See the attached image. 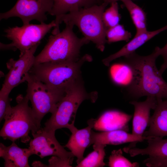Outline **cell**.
<instances>
[{"mask_svg": "<svg viewBox=\"0 0 167 167\" xmlns=\"http://www.w3.org/2000/svg\"><path fill=\"white\" fill-rule=\"evenodd\" d=\"M158 51L159 56H161L164 60L159 70V71L162 75L167 69V43L162 48L158 47Z\"/></svg>", "mask_w": 167, "mask_h": 167, "instance_id": "obj_28", "label": "cell"}, {"mask_svg": "<svg viewBox=\"0 0 167 167\" xmlns=\"http://www.w3.org/2000/svg\"><path fill=\"white\" fill-rule=\"evenodd\" d=\"M101 3L100 0H54L53 7L49 13L55 17L56 26L52 30V34L55 35L60 32V20L63 15L81 8Z\"/></svg>", "mask_w": 167, "mask_h": 167, "instance_id": "obj_16", "label": "cell"}, {"mask_svg": "<svg viewBox=\"0 0 167 167\" xmlns=\"http://www.w3.org/2000/svg\"><path fill=\"white\" fill-rule=\"evenodd\" d=\"M54 2V0H18L11 9L0 13V19L16 17L22 20L23 24L33 20L43 23L47 19L46 13L51 11Z\"/></svg>", "mask_w": 167, "mask_h": 167, "instance_id": "obj_9", "label": "cell"}, {"mask_svg": "<svg viewBox=\"0 0 167 167\" xmlns=\"http://www.w3.org/2000/svg\"><path fill=\"white\" fill-rule=\"evenodd\" d=\"M106 145L94 144V151L89 154L76 166L77 167H101L105 165L104 159Z\"/></svg>", "mask_w": 167, "mask_h": 167, "instance_id": "obj_22", "label": "cell"}, {"mask_svg": "<svg viewBox=\"0 0 167 167\" xmlns=\"http://www.w3.org/2000/svg\"><path fill=\"white\" fill-rule=\"evenodd\" d=\"M17 105L12 107L5 118V122L0 132L4 139L15 142L20 139L24 143L30 139V132H36L41 127V123L36 119L32 108L28 105L27 96L19 95L16 98Z\"/></svg>", "mask_w": 167, "mask_h": 167, "instance_id": "obj_5", "label": "cell"}, {"mask_svg": "<svg viewBox=\"0 0 167 167\" xmlns=\"http://www.w3.org/2000/svg\"><path fill=\"white\" fill-rule=\"evenodd\" d=\"M96 121L95 119H90L88 122L87 127L80 130L77 129L72 132L71 135L65 146L76 157L77 164L84 159L85 150L91 145L92 129L94 127Z\"/></svg>", "mask_w": 167, "mask_h": 167, "instance_id": "obj_15", "label": "cell"}, {"mask_svg": "<svg viewBox=\"0 0 167 167\" xmlns=\"http://www.w3.org/2000/svg\"><path fill=\"white\" fill-rule=\"evenodd\" d=\"M86 99L92 100L93 101L95 99L86 93L78 79L66 89L65 96L45 123L44 128L54 132L63 128L69 129L71 132L74 131L77 129L74 122L77 110Z\"/></svg>", "mask_w": 167, "mask_h": 167, "instance_id": "obj_6", "label": "cell"}, {"mask_svg": "<svg viewBox=\"0 0 167 167\" xmlns=\"http://www.w3.org/2000/svg\"><path fill=\"white\" fill-rule=\"evenodd\" d=\"M92 60L86 54L75 61L43 62L34 64L28 73L49 87L66 92L78 79L82 65Z\"/></svg>", "mask_w": 167, "mask_h": 167, "instance_id": "obj_4", "label": "cell"}, {"mask_svg": "<svg viewBox=\"0 0 167 167\" xmlns=\"http://www.w3.org/2000/svg\"><path fill=\"white\" fill-rule=\"evenodd\" d=\"M108 4H100L81 8L63 15L60 24L63 22L78 27L84 37L96 45L100 51H103L107 43L106 33L107 28L102 19L103 14Z\"/></svg>", "mask_w": 167, "mask_h": 167, "instance_id": "obj_3", "label": "cell"}, {"mask_svg": "<svg viewBox=\"0 0 167 167\" xmlns=\"http://www.w3.org/2000/svg\"></svg>", "mask_w": 167, "mask_h": 167, "instance_id": "obj_31", "label": "cell"}, {"mask_svg": "<svg viewBox=\"0 0 167 167\" xmlns=\"http://www.w3.org/2000/svg\"><path fill=\"white\" fill-rule=\"evenodd\" d=\"M55 26L54 20L48 24H29L21 27H9L4 31L5 36L12 42L8 44H2V48L3 49L14 50L18 49L20 51V57L32 47L39 44L41 39Z\"/></svg>", "mask_w": 167, "mask_h": 167, "instance_id": "obj_8", "label": "cell"}, {"mask_svg": "<svg viewBox=\"0 0 167 167\" xmlns=\"http://www.w3.org/2000/svg\"><path fill=\"white\" fill-rule=\"evenodd\" d=\"M74 26L66 24L62 31L50 35L43 49L35 57L34 64L79 60L81 47L90 41L84 37H78L73 31Z\"/></svg>", "mask_w": 167, "mask_h": 167, "instance_id": "obj_2", "label": "cell"}, {"mask_svg": "<svg viewBox=\"0 0 167 167\" xmlns=\"http://www.w3.org/2000/svg\"><path fill=\"white\" fill-rule=\"evenodd\" d=\"M55 133L41 127L32 133L33 139L30 140L28 148L32 155H36L41 158L49 156H57L72 164L75 156L59 143Z\"/></svg>", "mask_w": 167, "mask_h": 167, "instance_id": "obj_10", "label": "cell"}, {"mask_svg": "<svg viewBox=\"0 0 167 167\" xmlns=\"http://www.w3.org/2000/svg\"><path fill=\"white\" fill-rule=\"evenodd\" d=\"M167 29V25L159 29L148 31L135 36L134 38L116 53L103 59L102 62L108 66L113 60L135 52V50L161 32Z\"/></svg>", "mask_w": 167, "mask_h": 167, "instance_id": "obj_19", "label": "cell"}, {"mask_svg": "<svg viewBox=\"0 0 167 167\" xmlns=\"http://www.w3.org/2000/svg\"><path fill=\"white\" fill-rule=\"evenodd\" d=\"M101 2H105L108 4V5L110 4L112 2H117L119 0L122 1V0H101Z\"/></svg>", "mask_w": 167, "mask_h": 167, "instance_id": "obj_29", "label": "cell"}, {"mask_svg": "<svg viewBox=\"0 0 167 167\" xmlns=\"http://www.w3.org/2000/svg\"><path fill=\"white\" fill-rule=\"evenodd\" d=\"M122 1L128 11L136 28L135 36L148 31L146 14L142 9L131 0Z\"/></svg>", "mask_w": 167, "mask_h": 167, "instance_id": "obj_20", "label": "cell"}, {"mask_svg": "<svg viewBox=\"0 0 167 167\" xmlns=\"http://www.w3.org/2000/svg\"><path fill=\"white\" fill-rule=\"evenodd\" d=\"M154 110L150 118L149 129L144 132L143 136L161 138L167 136V104L158 101Z\"/></svg>", "mask_w": 167, "mask_h": 167, "instance_id": "obj_18", "label": "cell"}, {"mask_svg": "<svg viewBox=\"0 0 167 167\" xmlns=\"http://www.w3.org/2000/svg\"><path fill=\"white\" fill-rule=\"evenodd\" d=\"M134 107V112L132 120V134L140 137L143 134L150 119L151 109H155L157 104V99L150 96H147L143 101H133L129 103Z\"/></svg>", "mask_w": 167, "mask_h": 167, "instance_id": "obj_14", "label": "cell"}, {"mask_svg": "<svg viewBox=\"0 0 167 167\" xmlns=\"http://www.w3.org/2000/svg\"><path fill=\"white\" fill-rule=\"evenodd\" d=\"M48 161V167H71L70 162L57 156H53Z\"/></svg>", "mask_w": 167, "mask_h": 167, "instance_id": "obj_27", "label": "cell"}, {"mask_svg": "<svg viewBox=\"0 0 167 167\" xmlns=\"http://www.w3.org/2000/svg\"><path fill=\"white\" fill-rule=\"evenodd\" d=\"M121 19L117 2L111 3L110 7L105 10L103 14V21L107 29L119 24Z\"/></svg>", "mask_w": 167, "mask_h": 167, "instance_id": "obj_24", "label": "cell"}, {"mask_svg": "<svg viewBox=\"0 0 167 167\" xmlns=\"http://www.w3.org/2000/svg\"></svg>", "mask_w": 167, "mask_h": 167, "instance_id": "obj_30", "label": "cell"}, {"mask_svg": "<svg viewBox=\"0 0 167 167\" xmlns=\"http://www.w3.org/2000/svg\"><path fill=\"white\" fill-rule=\"evenodd\" d=\"M39 44L27 51L18 60L11 58L9 60L6 65L9 71L5 76L2 88L11 92L14 88L25 81L26 75L34 64V54Z\"/></svg>", "mask_w": 167, "mask_h": 167, "instance_id": "obj_11", "label": "cell"}, {"mask_svg": "<svg viewBox=\"0 0 167 167\" xmlns=\"http://www.w3.org/2000/svg\"><path fill=\"white\" fill-rule=\"evenodd\" d=\"M25 78L27 82L26 95L31 103L34 115L41 123L46 114L54 112L66 92L49 87L29 73Z\"/></svg>", "mask_w": 167, "mask_h": 167, "instance_id": "obj_7", "label": "cell"}, {"mask_svg": "<svg viewBox=\"0 0 167 167\" xmlns=\"http://www.w3.org/2000/svg\"><path fill=\"white\" fill-rule=\"evenodd\" d=\"M146 140L148 146L145 148L126 147L123 150L131 157L138 155L148 156L149 157L143 161L147 166L152 167L160 163L167 161V138L149 137Z\"/></svg>", "mask_w": 167, "mask_h": 167, "instance_id": "obj_12", "label": "cell"}, {"mask_svg": "<svg viewBox=\"0 0 167 167\" xmlns=\"http://www.w3.org/2000/svg\"><path fill=\"white\" fill-rule=\"evenodd\" d=\"M109 160L108 165L110 167H137L139 166L138 163H132L123 156L121 149L113 151Z\"/></svg>", "mask_w": 167, "mask_h": 167, "instance_id": "obj_25", "label": "cell"}, {"mask_svg": "<svg viewBox=\"0 0 167 167\" xmlns=\"http://www.w3.org/2000/svg\"><path fill=\"white\" fill-rule=\"evenodd\" d=\"M131 36V33L126 30L123 25L119 24L108 28L106 33L107 42L108 43L122 41L128 42Z\"/></svg>", "mask_w": 167, "mask_h": 167, "instance_id": "obj_23", "label": "cell"}, {"mask_svg": "<svg viewBox=\"0 0 167 167\" xmlns=\"http://www.w3.org/2000/svg\"><path fill=\"white\" fill-rule=\"evenodd\" d=\"M159 56L158 46L150 54L141 56L134 52L124 57V62L132 69L133 77L126 87L128 95L135 99L146 96L167 100V83L156 65Z\"/></svg>", "mask_w": 167, "mask_h": 167, "instance_id": "obj_1", "label": "cell"}, {"mask_svg": "<svg viewBox=\"0 0 167 167\" xmlns=\"http://www.w3.org/2000/svg\"><path fill=\"white\" fill-rule=\"evenodd\" d=\"M10 92L2 88L0 91V121L4 119L10 112L11 99L9 97Z\"/></svg>", "mask_w": 167, "mask_h": 167, "instance_id": "obj_26", "label": "cell"}, {"mask_svg": "<svg viewBox=\"0 0 167 167\" xmlns=\"http://www.w3.org/2000/svg\"><path fill=\"white\" fill-rule=\"evenodd\" d=\"M110 73L112 79L115 83L126 87L133 79L132 69L124 62L112 66L110 70Z\"/></svg>", "mask_w": 167, "mask_h": 167, "instance_id": "obj_21", "label": "cell"}, {"mask_svg": "<svg viewBox=\"0 0 167 167\" xmlns=\"http://www.w3.org/2000/svg\"><path fill=\"white\" fill-rule=\"evenodd\" d=\"M32 155L29 148H21L13 142L8 146L0 144V156L5 167H29L28 158Z\"/></svg>", "mask_w": 167, "mask_h": 167, "instance_id": "obj_17", "label": "cell"}, {"mask_svg": "<svg viewBox=\"0 0 167 167\" xmlns=\"http://www.w3.org/2000/svg\"><path fill=\"white\" fill-rule=\"evenodd\" d=\"M148 137L137 136L120 129L95 132L92 130L91 135V144H100L118 145L127 143L131 144L126 148H131L135 147L136 144L139 142L146 140Z\"/></svg>", "mask_w": 167, "mask_h": 167, "instance_id": "obj_13", "label": "cell"}]
</instances>
